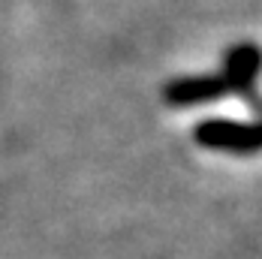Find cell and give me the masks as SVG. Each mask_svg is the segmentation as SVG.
<instances>
[{
    "instance_id": "cell-1",
    "label": "cell",
    "mask_w": 262,
    "mask_h": 259,
    "mask_svg": "<svg viewBox=\"0 0 262 259\" xmlns=\"http://www.w3.org/2000/svg\"><path fill=\"white\" fill-rule=\"evenodd\" d=\"M163 105L196 148L232 160L262 157V39L229 46L223 60L166 84Z\"/></svg>"
}]
</instances>
